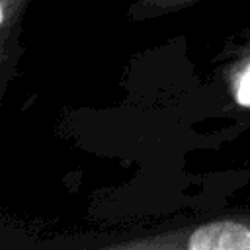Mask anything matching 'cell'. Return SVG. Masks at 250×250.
Returning a JSON list of instances; mask_svg holds the SVG:
<instances>
[{
	"mask_svg": "<svg viewBox=\"0 0 250 250\" xmlns=\"http://www.w3.org/2000/svg\"><path fill=\"white\" fill-rule=\"evenodd\" d=\"M236 100L242 105H250V66L246 68V72L242 74L240 82H238V90H236Z\"/></svg>",
	"mask_w": 250,
	"mask_h": 250,
	"instance_id": "cell-2",
	"label": "cell"
},
{
	"mask_svg": "<svg viewBox=\"0 0 250 250\" xmlns=\"http://www.w3.org/2000/svg\"><path fill=\"white\" fill-rule=\"evenodd\" d=\"M189 248H217V250H238L250 248V230L238 223H213L197 229L188 240Z\"/></svg>",
	"mask_w": 250,
	"mask_h": 250,
	"instance_id": "cell-1",
	"label": "cell"
}]
</instances>
